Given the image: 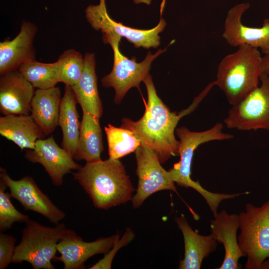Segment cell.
I'll list each match as a JSON object with an SVG mask.
<instances>
[{
	"instance_id": "obj_6",
	"label": "cell",
	"mask_w": 269,
	"mask_h": 269,
	"mask_svg": "<svg viewBox=\"0 0 269 269\" xmlns=\"http://www.w3.org/2000/svg\"><path fill=\"white\" fill-rule=\"evenodd\" d=\"M239 247L247 258L246 269H260L269 257V199L261 206L247 203L238 214Z\"/></svg>"
},
{
	"instance_id": "obj_31",
	"label": "cell",
	"mask_w": 269,
	"mask_h": 269,
	"mask_svg": "<svg viewBox=\"0 0 269 269\" xmlns=\"http://www.w3.org/2000/svg\"><path fill=\"white\" fill-rule=\"evenodd\" d=\"M260 269H269V257L263 263Z\"/></svg>"
},
{
	"instance_id": "obj_17",
	"label": "cell",
	"mask_w": 269,
	"mask_h": 269,
	"mask_svg": "<svg viewBox=\"0 0 269 269\" xmlns=\"http://www.w3.org/2000/svg\"><path fill=\"white\" fill-rule=\"evenodd\" d=\"M214 217L210 222L211 234L218 243L223 244L225 250L224 260L218 269H238L239 259L245 257L238 244L239 215L222 210Z\"/></svg>"
},
{
	"instance_id": "obj_16",
	"label": "cell",
	"mask_w": 269,
	"mask_h": 269,
	"mask_svg": "<svg viewBox=\"0 0 269 269\" xmlns=\"http://www.w3.org/2000/svg\"><path fill=\"white\" fill-rule=\"evenodd\" d=\"M37 26L23 21L17 35L12 39L0 42V75L18 70L23 63L35 59L33 41Z\"/></svg>"
},
{
	"instance_id": "obj_3",
	"label": "cell",
	"mask_w": 269,
	"mask_h": 269,
	"mask_svg": "<svg viewBox=\"0 0 269 269\" xmlns=\"http://www.w3.org/2000/svg\"><path fill=\"white\" fill-rule=\"evenodd\" d=\"M262 59L259 49L243 44L219 63L214 82L231 106L241 101L259 86L262 73Z\"/></svg>"
},
{
	"instance_id": "obj_9",
	"label": "cell",
	"mask_w": 269,
	"mask_h": 269,
	"mask_svg": "<svg viewBox=\"0 0 269 269\" xmlns=\"http://www.w3.org/2000/svg\"><path fill=\"white\" fill-rule=\"evenodd\" d=\"M85 12L88 23L94 29L100 30L103 36L115 35L125 38L136 48H157L160 43L159 34L166 24L164 18L161 17L158 24L150 29H136L125 25L109 16L105 0H100L97 5H89Z\"/></svg>"
},
{
	"instance_id": "obj_4",
	"label": "cell",
	"mask_w": 269,
	"mask_h": 269,
	"mask_svg": "<svg viewBox=\"0 0 269 269\" xmlns=\"http://www.w3.org/2000/svg\"><path fill=\"white\" fill-rule=\"evenodd\" d=\"M223 125L216 123L210 129L201 132L190 131L185 127L175 130L179 138L178 155L179 161L168 171L174 182L178 185L192 188L197 191L205 200L213 216L218 213V208L222 201L232 198L231 194L218 193L209 191L197 181L191 178V164L195 150L201 144L213 140L232 139V134L222 132Z\"/></svg>"
},
{
	"instance_id": "obj_29",
	"label": "cell",
	"mask_w": 269,
	"mask_h": 269,
	"mask_svg": "<svg viewBox=\"0 0 269 269\" xmlns=\"http://www.w3.org/2000/svg\"><path fill=\"white\" fill-rule=\"evenodd\" d=\"M16 239L3 232L0 233V269H5L12 263Z\"/></svg>"
},
{
	"instance_id": "obj_11",
	"label": "cell",
	"mask_w": 269,
	"mask_h": 269,
	"mask_svg": "<svg viewBox=\"0 0 269 269\" xmlns=\"http://www.w3.org/2000/svg\"><path fill=\"white\" fill-rule=\"evenodd\" d=\"M0 179L9 188L11 197L18 201L25 211L36 212L54 225L65 217V213L40 189L32 177L26 175L15 180L5 169L0 167Z\"/></svg>"
},
{
	"instance_id": "obj_28",
	"label": "cell",
	"mask_w": 269,
	"mask_h": 269,
	"mask_svg": "<svg viewBox=\"0 0 269 269\" xmlns=\"http://www.w3.org/2000/svg\"><path fill=\"white\" fill-rule=\"evenodd\" d=\"M134 234L131 229L127 228L123 236L120 239L118 238L115 242L113 247L105 254L103 259L99 260L89 269H110L114 258L117 252L122 247L126 246L134 238Z\"/></svg>"
},
{
	"instance_id": "obj_20",
	"label": "cell",
	"mask_w": 269,
	"mask_h": 269,
	"mask_svg": "<svg viewBox=\"0 0 269 269\" xmlns=\"http://www.w3.org/2000/svg\"><path fill=\"white\" fill-rule=\"evenodd\" d=\"M84 57L83 72L78 82L71 87L82 111L100 119L103 109L98 89L95 54L87 53Z\"/></svg>"
},
{
	"instance_id": "obj_2",
	"label": "cell",
	"mask_w": 269,
	"mask_h": 269,
	"mask_svg": "<svg viewBox=\"0 0 269 269\" xmlns=\"http://www.w3.org/2000/svg\"><path fill=\"white\" fill-rule=\"evenodd\" d=\"M73 175L99 209L127 203L132 199L135 190L120 159L109 157L86 163Z\"/></svg>"
},
{
	"instance_id": "obj_22",
	"label": "cell",
	"mask_w": 269,
	"mask_h": 269,
	"mask_svg": "<svg viewBox=\"0 0 269 269\" xmlns=\"http://www.w3.org/2000/svg\"><path fill=\"white\" fill-rule=\"evenodd\" d=\"M77 104L71 86L65 85L61 102L58 126L63 135L61 145L73 158L78 146L81 125Z\"/></svg>"
},
{
	"instance_id": "obj_30",
	"label": "cell",
	"mask_w": 269,
	"mask_h": 269,
	"mask_svg": "<svg viewBox=\"0 0 269 269\" xmlns=\"http://www.w3.org/2000/svg\"><path fill=\"white\" fill-rule=\"evenodd\" d=\"M261 67L262 73L269 75V53L262 56Z\"/></svg>"
},
{
	"instance_id": "obj_18",
	"label": "cell",
	"mask_w": 269,
	"mask_h": 269,
	"mask_svg": "<svg viewBox=\"0 0 269 269\" xmlns=\"http://www.w3.org/2000/svg\"><path fill=\"white\" fill-rule=\"evenodd\" d=\"M184 239V256L179 269H199L204 259L216 250L217 241L211 234L201 235L193 230L184 216L175 218Z\"/></svg>"
},
{
	"instance_id": "obj_8",
	"label": "cell",
	"mask_w": 269,
	"mask_h": 269,
	"mask_svg": "<svg viewBox=\"0 0 269 269\" xmlns=\"http://www.w3.org/2000/svg\"><path fill=\"white\" fill-rule=\"evenodd\" d=\"M260 83L243 99L232 106L224 120L228 128L269 131V75L262 73Z\"/></svg>"
},
{
	"instance_id": "obj_21",
	"label": "cell",
	"mask_w": 269,
	"mask_h": 269,
	"mask_svg": "<svg viewBox=\"0 0 269 269\" xmlns=\"http://www.w3.org/2000/svg\"><path fill=\"white\" fill-rule=\"evenodd\" d=\"M62 100L60 89H37L31 102L30 115L46 135L58 126Z\"/></svg>"
},
{
	"instance_id": "obj_7",
	"label": "cell",
	"mask_w": 269,
	"mask_h": 269,
	"mask_svg": "<svg viewBox=\"0 0 269 269\" xmlns=\"http://www.w3.org/2000/svg\"><path fill=\"white\" fill-rule=\"evenodd\" d=\"M121 38L115 35L103 36L105 43L111 46L114 52V64L111 72L101 79V83L106 88H113L115 90L114 102L121 103L128 91L133 87H139L149 74L152 61L167 50L159 49L152 54L149 51L145 59L141 62H136L134 57L129 59L120 51L119 44Z\"/></svg>"
},
{
	"instance_id": "obj_27",
	"label": "cell",
	"mask_w": 269,
	"mask_h": 269,
	"mask_svg": "<svg viewBox=\"0 0 269 269\" xmlns=\"http://www.w3.org/2000/svg\"><path fill=\"white\" fill-rule=\"evenodd\" d=\"M8 187L0 179V231L3 232L11 228L15 222L25 223L29 218L27 215L18 211L11 201L9 192H6Z\"/></svg>"
},
{
	"instance_id": "obj_14",
	"label": "cell",
	"mask_w": 269,
	"mask_h": 269,
	"mask_svg": "<svg viewBox=\"0 0 269 269\" xmlns=\"http://www.w3.org/2000/svg\"><path fill=\"white\" fill-rule=\"evenodd\" d=\"M119 234L107 238H100L87 242L77 234L60 240L57 245V251L60 254L55 256L53 261L61 262L64 269H83L85 262L97 254H105L119 238Z\"/></svg>"
},
{
	"instance_id": "obj_12",
	"label": "cell",
	"mask_w": 269,
	"mask_h": 269,
	"mask_svg": "<svg viewBox=\"0 0 269 269\" xmlns=\"http://www.w3.org/2000/svg\"><path fill=\"white\" fill-rule=\"evenodd\" d=\"M250 7L249 3H242L228 11L222 37L231 46L246 44L260 49L264 54H267L269 53V19H265L260 27L244 25L242 16Z\"/></svg>"
},
{
	"instance_id": "obj_25",
	"label": "cell",
	"mask_w": 269,
	"mask_h": 269,
	"mask_svg": "<svg viewBox=\"0 0 269 269\" xmlns=\"http://www.w3.org/2000/svg\"><path fill=\"white\" fill-rule=\"evenodd\" d=\"M107 136L109 157L120 159L141 145L140 140L131 130L111 124L104 128Z\"/></svg>"
},
{
	"instance_id": "obj_26",
	"label": "cell",
	"mask_w": 269,
	"mask_h": 269,
	"mask_svg": "<svg viewBox=\"0 0 269 269\" xmlns=\"http://www.w3.org/2000/svg\"><path fill=\"white\" fill-rule=\"evenodd\" d=\"M59 82L73 86L79 80L84 68V57L73 49L65 50L57 61Z\"/></svg>"
},
{
	"instance_id": "obj_15",
	"label": "cell",
	"mask_w": 269,
	"mask_h": 269,
	"mask_svg": "<svg viewBox=\"0 0 269 269\" xmlns=\"http://www.w3.org/2000/svg\"><path fill=\"white\" fill-rule=\"evenodd\" d=\"M34 88L18 70L1 75L0 113L2 115H29Z\"/></svg>"
},
{
	"instance_id": "obj_1",
	"label": "cell",
	"mask_w": 269,
	"mask_h": 269,
	"mask_svg": "<svg viewBox=\"0 0 269 269\" xmlns=\"http://www.w3.org/2000/svg\"><path fill=\"white\" fill-rule=\"evenodd\" d=\"M143 82L147 95L143 115L137 121L123 118L121 127L132 131L141 144L150 148L160 163H164L171 156L178 155L179 141L175 137L174 132L179 120L195 109L212 87L208 85L190 106L177 114L171 112L158 96L149 74Z\"/></svg>"
},
{
	"instance_id": "obj_19",
	"label": "cell",
	"mask_w": 269,
	"mask_h": 269,
	"mask_svg": "<svg viewBox=\"0 0 269 269\" xmlns=\"http://www.w3.org/2000/svg\"><path fill=\"white\" fill-rule=\"evenodd\" d=\"M0 134L21 150L32 149L37 140L46 135L29 115H7L0 117Z\"/></svg>"
},
{
	"instance_id": "obj_5",
	"label": "cell",
	"mask_w": 269,
	"mask_h": 269,
	"mask_svg": "<svg viewBox=\"0 0 269 269\" xmlns=\"http://www.w3.org/2000/svg\"><path fill=\"white\" fill-rule=\"evenodd\" d=\"M25 223L21 241L15 246L12 263L27 262L34 269H54L51 261L56 256L57 244L76 233L67 229L63 223L51 227L30 219Z\"/></svg>"
},
{
	"instance_id": "obj_23",
	"label": "cell",
	"mask_w": 269,
	"mask_h": 269,
	"mask_svg": "<svg viewBox=\"0 0 269 269\" xmlns=\"http://www.w3.org/2000/svg\"><path fill=\"white\" fill-rule=\"evenodd\" d=\"M99 118L82 111L78 146L74 159L90 163L101 160L104 150Z\"/></svg>"
},
{
	"instance_id": "obj_24",
	"label": "cell",
	"mask_w": 269,
	"mask_h": 269,
	"mask_svg": "<svg viewBox=\"0 0 269 269\" xmlns=\"http://www.w3.org/2000/svg\"><path fill=\"white\" fill-rule=\"evenodd\" d=\"M18 70L37 89L51 88L60 82L57 62L43 63L34 59L22 64Z\"/></svg>"
},
{
	"instance_id": "obj_13",
	"label": "cell",
	"mask_w": 269,
	"mask_h": 269,
	"mask_svg": "<svg viewBox=\"0 0 269 269\" xmlns=\"http://www.w3.org/2000/svg\"><path fill=\"white\" fill-rule=\"evenodd\" d=\"M24 157L33 163L42 165L52 184L56 186L63 184L65 174L81 167L66 150L56 143L52 136L37 140L34 148L27 150Z\"/></svg>"
},
{
	"instance_id": "obj_10",
	"label": "cell",
	"mask_w": 269,
	"mask_h": 269,
	"mask_svg": "<svg viewBox=\"0 0 269 269\" xmlns=\"http://www.w3.org/2000/svg\"><path fill=\"white\" fill-rule=\"evenodd\" d=\"M135 154L138 183L132 199L134 208L139 207L148 197L156 192L169 190L177 193L169 171L162 167L154 151L141 144L135 150Z\"/></svg>"
}]
</instances>
